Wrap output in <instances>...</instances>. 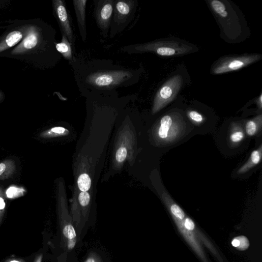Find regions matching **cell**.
I'll use <instances>...</instances> for the list:
<instances>
[{
    "label": "cell",
    "mask_w": 262,
    "mask_h": 262,
    "mask_svg": "<svg viewBox=\"0 0 262 262\" xmlns=\"http://www.w3.org/2000/svg\"><path fill=\"white\" fill-rule=\"evenodd\" d=\"M27 26L11 32L0 41V53L15 46L22 41L26 35Z\"/></svg>",
    "instance_id": "10"
},
{
    "label": "cell",
    "mask_w": 262,
    "mask_h": 262,
    "mask_svg": "<svg viewBox=\"0 0 262 262\" xmlns=\"http://www.w3.org/2000/svg\"><path fill=\"white\" fill-rule=\"evenodd\" d=\"M135 9L134 1H115L112 25L121 26L129 20Z\"/></svg>",
    "instance_id": "9"
},
{
    "label": "cell",
    "mask_w": 262,
    "mask_h": 262,
    "mask_svg": "<svg viewBox=\"0 0 262 262\" xmlns=\"http://www.w3.org/2000/svg\"><path fill=\"white\" fill-rule=\"evenodd\" d=\"M261 156L262 146L260 145L257 149L251 153L247 162L239 168L238 173L239 174H242L248 171L260 163L261 160Z\"/></svg>",
    "instance_id": "13"
},
{
    "label": "cell",
    "mask_w": 262,
    "mask_h": 262,
    "mask_svg": "<svg viewBox=\"0 0 262 262\" xmlns=\"http://www.w3.org/2000/svg\"><path fill=\"white\" fill-rule=\"evenodd\" d=\"M82 262H110L105 250L99 248L93 249L86 254Z\"/></svg>",
    "instance_id": "14"
},
{
    "label": "cell",
    "mask_w": 262,
    "mask_h": 262,
    "mask_svg": "<svg viewBox=\"0 0 262 262\" xmlns=\"http://www.w3.org/2000/svg\"><path fill=\"white\" fill-rule=\"evenodd\" d=\"M195 49L184 42L159 40L144 44L132 45L122 48L129 54L153 53L162 56H177L189 54Z\"/></svg>",
    "instance_id": "1"
},
{
    "label": "cell",
    "mask_w": 262,
    "mask_h": 262,
    "mask_svg": "<svg viewBox=\"0 0 262 262\" xmlns=\"http://www.w3.org/2000/svg\"><path fill=\"white\" fill-rule=\"evenodd\" d=\"M52 3L55 17L60 26L62 35L67 37L74 53L75 39L65 4L62 0H53Z\"/></svg>",
    "instance_id": "6"
},
{
    "label": "cell",
    "mask_w": 262,
    "mask_h": 262,
    "mask_svg": "<svg viewBox=\"0 0 262 262\" xmlns=\"http://www.w3.org/2000/svg\"><path fill=\"white\" fill-rule=\"evenodd\" d=\"M261 99H262V96H261V95H260L259 96V98L258 99V100L257 102L258 107L260 109H261V107H262Z\"/></svg>",
    "instance_id": "27"
},
{
    "label": "cell",
    "mask_w": 262,
    "mask_h": 262,
    "mask_svg": "<svg viewBox=\"0 0 262 262\" xmlns=\"http://www.w3.org/2000/svg\"><path fill=\"white\" fill-rule=\"evenodd\" d=\"M187 131L183 117L178 112H172L162 117L154 130L156 141L160 145H169L179 141Z\"/></svg>",
    "instance_id": "2"
},
{
    "label": "cell",
    "mask_w": 262,
    "mask_h": 262,
    "mask_svg": "<svg viewBox=\"0 0 262 262\" xmlns=\"http://www.w3.org/2000/svg\"><path fill=\"white\" fill-rule=\"evenodd\" d=\"M96 5L95 18L98 27L104 35L109 31L113 18L114 3L113 0H101Z\"/></svg>",
    "instance_id": "7"
},
{
    "label": "cell",
    "mask_w": 262,
    "mask_h": 262,
    "mask_svg": "<svg viewBox=\"0 0 262 262\" xmlns=\"http://www.w3.org/2000/svg\"><path fill=\"white\" fill-rule=\"evenodd\" d=\"M239 241L236 238L232 241V245L235 247H238L239 246Z\"/></svg>",
    "instance_id": "26"
},
{
    "label": "cell",
    "mask_w": 262,
    "mask_h": 262,
    "mask_svg": "<svg viewBox=\"0 0 262 262\" xmlns=\"http://www.w3.org/2000/svg\"><path fill=\"white\" fill-rule=\"evenodd\" d=\"M187 114L189 119L195 125H199L205 122L203 116L196 111H189Z\"/></svg>",
    "instance_id": "21"
},
{
    "label": "cell",
    "mask_w": 262,
    "mask_h": 262,
    "mask_svg": "<svg viewBox=\"0 0 262 262\" xmlns=\"http://www.w3.org/2000/svg\"><path fill=\"white\" fill-rule=\"evenodd\" d=\"M66 131L65 128L62 127H55L49 130L45 131L41 134L44 138L51 137L63 134Z\"/></svg>",
    "instance_id": "22"
},
{
    "label": "cell",
    "mask_w": 262,
    "mask_h": 262,
    "mask_svg": "<svg viewBox=\"0 0 262 262\" xmlns=\"http://www.w3.org/2000/svg\"><path fill=\"white\" fill-rule=\"evenodd\" d=\"M245 137V134L242 125L235 122L230 127L229 133V141L232 146L238 145Z\"/></svg>",
    "instance_id": "12"
},
{
    "label": "cell",
    "mask_w": 262,
    "mask_h": 262,
    "mask_svg": "<svg viewBox=\"0 0 262 262\" xmlns=\"http://www.w3.org/2000/svg\"><path fill=\"white\" fill-rule=\"evenodd\" d=\"M86 0H74L73 2L78 26L82 40L85 41L86 30L85 23V9Z\"/></svg>",
    "instance_id": "11"
},
{
    "label": "cell",
    "mask_w": 262,
    "mask_h": 262,
    "mask_svg": "<svg viewBox=\"0 0 262 262\" xmlns=\"http://www.w3.org/2000/svg\"><path fill=\"white\" fill-rule=\"evenodd\" d=\"M11 262H19V261H17V260H13V261H11Z\"/></svg>",
    "instance_id": "28"
},
{
    "label": "cell",
    "mask_w": 262,
    "mask_h": 262,
    "mask_svg": "<svg viewBox=\"0 0 262 262\" xmlns=\"http://www.w3.org/2000/svg\"><path fill=\"white\" fill-rule=\"evenodd\" d=\"M26 190L22 187H10L6 192V196L9 199L17 198L24 195Z\"/></svg>",
    "instance_id": "20"
},
{
    "label": "cell",
    "mask_w": 262,
    "mask_h": 262,
    "mask_svg": "<svg viewBox=\"0 0 262 262\" xmlns=\"http://www.w3.org/2000/svg\"><path fill=\"white\" fill-rule=\"evenodd\" d=\"M262 59L259 54L228 56L220 59L212 66L213 74L218 75L240 70Z\"/></svg>",
    "instance_id": "4"
},
{
    "label": "cell",
    "mask_w": 262,
    "mask_h": 262,
    "mask_svg": "<svg viewBox=\"0 0 262 262\" xmlns=\"http://www.w3.org/2000/svg\"><path fill=\"white\" fill-rule=\"evenodd\" d=\"M132 73L125 70L98 72L91 74L86 82L97 88L109 89L118 86L128 80Z\"/></svg>",
    "instance_id": "5"
},
{
    "label": "cell",
    "mask_w": 262,
    "mask_h": 262,
    "mask_svg": "<svg viewBox=\"0 0 262 262\" xmlns=\"http://www.w3.org/2000/svg\"><path fill=\"white\" fill-rule=\"evenodd\" d=\"M41 39L39 30L34 26H27L26 35L21 43L12 51L13 55H20L27 53L38 45Z\"/></svg>",
    "instance_id": "8"
},
{
    "label": "cell",
    "mask_w": 262,
    "mask_h": 262,
    "mask_svg": "<svg viewBox=\"0 0 262 262\" xmlns=\"http://www.w3.org/2000/svg\"><path fill=\"white\" fill-rule=\"evenodd\" d=\"M262 115L260 114L248 121L245 125L247 135L252 137L257 134L261 129Z\"/></svg>",
    "instance_id": "16"
},
{
    "label": "cell",
    "mask_w": 262,
    "mask_h": 262,
    "mask_svg": "<svg viewBox=\"0 0 262 262\" xmlns=\"http://www.w3.org/2000/svg\"><path fill=\"white\" fill-rule=\"evenodd\" d=\"M16 165L14 160L8 159L0 163V181L11 177L15 172Z\"/></svg>",
    "instance_id": "17"
},
{
    "label": "cell",
    "mask_w": 262,
    "mask_h": 262,
    "mask_svg": "<svg viewBox=\"0 0 262 262\" xmlns=\"http://www.w3.org/2000/svg\"><path fill=\"white\" fill-rule=\"evenodd\" d=\"M236 238L240 242L239 246L237 247L239 250H245L249 247V242L246 237L242 236L236 237Z\"/></svg>",
    "instance_id": "24"
},
{
    "label": "cell",
    "mask_w": 262,
    "mask_h": 262,
    "mask_svg": "<svg viewBox=\"0 0 262 262\" xmlns=\"http://www.w3.org/2000/svg\"><path fill=\"white\" fill-rule=\"evenodd\" d=\"M183 83V77L178 74L169 78L160 87L154 101L152 110L154 114L162 110L176 99L182 89Z\"/></svg>",
    "instance_id": "3"
},
{
    "label": "cell",
    "mask_w": 262,
    "mask_h": 262,
    "mask_svg": "<svg viewBox=\"0 0 262 262\" xmlns=\"http://www.w3.org/2000/svg\"><path fill=\"white\" fill-rule=\"evenodd\" d=\"M61 42L55 44L56 50L66 60L72 61L73 58V48L65 35H62Z\"/></svg>",
    "instance_id": "15"
},
{
    "label": "cell",
    "mask_w": 262,
    "mask_h": 262,
    "mask_svg": "<svg viewBox=\"0 0 262 262\" xmlns=\"http://www.w3.org/2000/svg\"><path fill=\"white\" fill-rule=\"evenodd\" d=\"M128 152L126 148L121 147L117 151L115 158L117 161L119 163L123 162L126 159Z\"/></svg>",
    "instance_id": "23"
},
{
    "label": "cell",
    "mask_w": 262,
    "mask_h": 262,
    "mask_svg": "<svg viewBox=\"0 0 262 262\" xmlns=\"http://www.w3.org/2000/svg\"><path fill=\"white\" fill-rule=\"evenodd\" d=\"M185 225L186 227L190 230H193L195 228L194 222L190 218L186 219Z\"/></svg>",
    "instance_id": "25"
},
{
    "label": "cell",
    "mask_w": 262,
    "mask_h": 262,
    "mask_svg": "<svg viewBox=\"0 0 262 262\" xmlns=\"http://www.w3.org/2000/svg\"><path fill=\"white\" fill-rule=\"evenodd\" d=\"M77 186L80 192H88L92 187V180L89 174L81 173L78 178Z\"/></svg>",
    "instance_id": "19"
},
{
    "label": "cell",
    "mask_w": 262,
    "mask_h": 262,
    "mask_svg": "<svg viewBox=\"0 0 262 262\" xmlns=\"http://www.w3.org/2000/svg\"><path fill=\"white\" fill-rule=\"evenodd\" d=\"M162 198L167 205L170 206V210L173 215L183 220L185 217V214L182 208L174 203L170 196L165 192H163Z\"/></svg>",
    "instance_id": "18"
}]
</instances>
